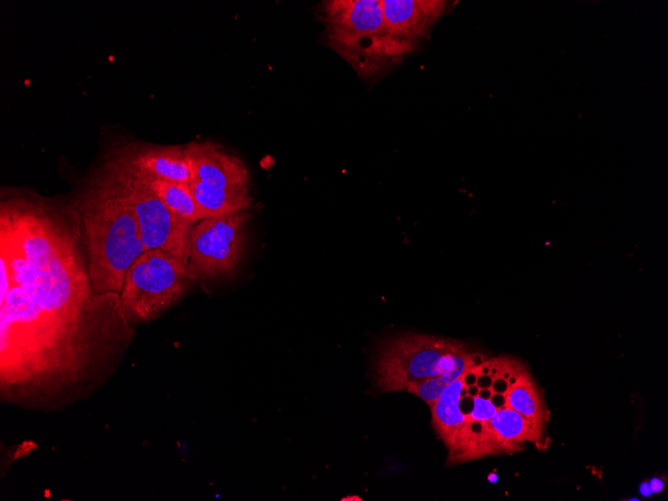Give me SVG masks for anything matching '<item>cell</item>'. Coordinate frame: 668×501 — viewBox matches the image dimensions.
<instances>
[{"label":"cell","instance_id":"obj_1","mask_svg":"<svg viewBox=\"0 0 668 501\" xmlns=\"http://www.w3.org/2000/svg\"><path fill=\"white\" fill-rule=\"evenodd\" d=\"M77 207L93 290L120 295L128 269L146 249L133 206L107 161L82 190Z\"/></svg>","mask_w":668,"mask_h":501},{"label":"cell","instance_id":"obj_2","mask_svg":"<svg viewBox=\"0 0 668 501\" xmlns=\"http://www.w3.org/2000/svg\"><path fill=\"white\" fill-rule=\"evenodd\" d=\"M485 359L458 340L407 333L380 347L374 363L375 381L384 392L406 391L434 377L448 385Z\"/></svg>","mask_w":668,"mask_h":501},{"label":"cell","instance_id":"obj_3","mask_svg":"<svg viewBox=\"0 0 668 501\" xmlns=\"http://www.w3.org/2000/svg\"><path fill=\"white\" fill-rule=\"evenodd\" d=\"M328 43L360 76L381 75L402 60L388 33L381 1L323 2Z\"/></svg>","mask_w":668,"mask_h":501},{"label":"cell","instance_id":"obj_4","mask_svg":"<svg viewBox=\"0 0 668 501\" xmlns=\"http://www.w3.org/2000/svg\"><path fill=\"white\" fill-rule=\"evenodd\" d=\"M183 147L198 220L245 210L251 204L249 173L239 157L212 141H192Z\"/></svg>","mask_w":668,"mask_h":501},{"label":"cell","instance_id":"obj_5","mask_svg":"<svg viewBox=\"0 0 668 501\" xmlns=\"http://www.w3.org/2000/svg\"><path fill=\"white\" fill-rule=\"evenodd\" d=\"M194 278L188 263L159 249L146 250L128 269L120 304L128 323H145L176 304Z\"/></svg>","mask_w":668,"mask_h":501},{"label":"cell","instance_id":"obj_6","mask_svg":"<svg viewBox=\"0 0 668 501\" xmlns=\"http://www.w3.org/2000/svg\"><path fill=\"white\" fill-rule=\"evenodd\" d=\"M106 161L117 174L133 206L145 249H159L188 263L189 238L194 224L172 213L146 179L128 169L113 154Z\"/></svg>","mask_w":668,"mask_h":501},{"label":"cell","instance_id":"obj_7","mask_svg":"<svg viewBox=\"0 0 668 501\" xmlns=\"http://www.w3.org/2000/svg\"><path fill=\"white\" fill-rule=\"evenodd\" d=\"M249 213L241 210L199 220L192 228L188 268L194 280L235 274L246 245Z\"/></svg>","mask_w":668,"mask_h":501},{"label":"cell","instance_id":"obj_8","mask_svg":"<svg viewBox=\"0 0 668 501\" xmlns=\"http://www.w3.org/2000/svg\"><path fill=\"white\" fill-rule=\"evenodd\" d=\"M486 385L479 384V364L475 366L472 383V401L467 419L449 448L453 463L474 460L491 455L490 421L497 409L505 404L504 393L508 380L520 361L511 357L486 359Z\"/></svg>","mask_w":668,"mask_h":501},{"label":"cell","instance_id":"obj_9","mask_svg":"<svg viewBox=\"0 0 668 501\" xmlns=\"http://www.w3.org/2000/svg\"><path fill=\"white\" fill-rule=\"evenodd\" d=\"M386 27L403 59L426 38L443 11V1L383 0Z\"/></svg>","mask_w":668,"mask_h":501},{"label":"cell","instance_id":"obj_10","mask_svg":"<svg viewBox=\"0 0 668 501\" xmlns=\"http://www.w3.org/2000/svg\"><path fill=\"white\" fill-rule=\"evenodd\" d=\"M135 174L148 179L189 182L184 147L131 144L112 153Z\"/></svg>","mask_w":668,"mask_h":501},{"label":"cell","instance_id":"obj_11","mask_svg":"<svg viewBox=\"0 0 668 501\" xmlns=\"http://www.w3.org/2000/svg\"><path fill=\"white\" fill-rule=\"evenodd\" d=\"M542 428L504 404L490 421L491 455L518 451L525 442L539 441Z\"/></svg>","mask_w":668,"mask_h":501},{"label":"cell","instance_id":"obj_12","mask_svg":"<svg viewBox=\"0 0 668 501\" xmlns=\"http://www.w3.org/2000/svg\"><path fill=\"white\" fill-rule=\"evenodd\" d=\"M504 399L506 406L541 427L548 420L541 392L521 362L508 380Z\"/></svg>","mask_w":668,"mask_h":501},{"label":"cell","instance_id":"obj_13","mask_svg":"<svg viewBox=\"0 0 668 501\" xmlns=\"http://www.w3.org/2000/svg\"><path fill=\"white\" fill-rule=\"evenodd\" d=\"M465 373L448 384L438 399L430 406L433 427L448 449L453 445L458 432L467 419V415L460 407V399L465 385Z\"/></svg>","mask_w":668,"mask_h":501},{"label":"cell","instance_id":"obj_14","mask_svg":"<svg viewBox=\"0 0 668 501\" xmlns=\"http://www.w3.org/2000/svg\"><path fill=\"white\" fill-rule=\"evenodd\" d=\"M143 178L146 179L154 193L172 213L190 224L195 225L199 221L195 201L188 183Z\"/></svg>","mask_w":668,"mask_h":501},{"label":"cell","instance_id":"obj_15","mask_svg":"<svg viewBox=\"0 0 668 501\" xmlns=\"http://www.w3.org/2000/svg\"><path fill=\"white\" fill-rule=\"evenodd\" d=\"M648 485L652 493L660 492L663 489L662 480L657 478H652Z\"/></svg>","mask_w":668,"mask_h":501}]
</instances>
